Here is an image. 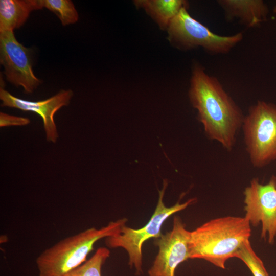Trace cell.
Listing matches in <instances>:
<instances>
[{"instance_id":"cell-17","label":"cell","mask_w":276,"mask_h":276,"mask_svg":"<svg viewBox=\"0 0 276 276\" xmlns=\"http://www.w3.org/2000/svg\"><path fill=\"white\" fill-rule=\"evenodd\" d=\"M30 123L27 118L10 115L3 112L0 113V126H25Z\"/></svg>"},{"instance_id":"cell-8","label":"cell","mask_w":276,"mask_h":276,"mask_svg":"<svg viewBox=\"0 0 276 276\" xmlns=\"http://www.w3.org/2000/svg\"><path fill=\"white\" fill-rule=\"evenodd\" d=\"M0 63L7 80L22 87L26 93H32L41 83L32 69L31 49L17 40L13 31L0 32Z\"/></svg>"},{"instance_id":"cell-13","label":"cell","mask_w":276,"mask_h":276,"mask_svg":"<svg viewBox=\"0 0 276 276\" xmlns=\"http://www.w3.org/2000/svg\"><path fill=\"white\" fill-rule=\"evenodd\" d=\"M134 4L142 8L162 29H167L171 21L188 2L183 0H136Z\"/></svg>"},{"instance_id":"cell-15","label":"cell","mask_w":276,"mask_h":276,"mask_svg":"<svg viewBox=\"0 0 276 276\" xmlns=\"http://www.w3.org/2000/svg\"><path fill=\"white\" fill-rule=\"evenodd\" d=\"M43 7L55 14L63 26L76 23L79 15L70 0H42Z\"/></svg>"},{"instance_id":"cell-9","label":"cell","mask_w":276,"mask_h":276,"mask_svg":"<svg viewBox=\"0 0 276 276\" xmlns=\"http://www.w3.org/2000/svg\"><path fill=\"white\" fill-rule=\"evenodd\" d=\"M190 235L181 219L175 216L172 230L162 234L154 241L158 252L148 276H175L177 267L190 259Z\"/></svg>"},{"instance_id":"cell-14","label":"cell","mask_w":276,"mask_h":276,"mask_svg":"<svg viewBox=\"0 0 276 276\" xmlns=\"http://www.w3.org/2000/svg\"><path fill=\"white\" fill-rule=\"evenodd\" d=\"M109 256L108 248L100 247L90 259L65 276H102V267Z\"/></svg>"},{"instance_id":"cell-11","label":"cell","mask_w":276,"mask_h":276,"mask_svg":"<svg viewBox=\"0 0 276 276\" xmlns=\"http://www.w3.org/2000/svg\"><path fill=\"white\" fill-rule=\"evenodd\" d=\"M228 20L236 19L247 28H254L264 21L269 9L262 0H218Z\"/></svg>"},{"instance_id":"cell-7","label":"cell","mask_w":276,"mask_h":276,"mask_svg":"<svg viewBox=\"0 0 276 276\" xmlns=\"http://www.w3.org/2000/svg\"><path fill=\"white\" fill-rule=\"evenodd\" d=\"M244 217L254 226L261 224V238L272 244L276 237V176L266 184L253 178L243 192Z\"/></svg>"},{"instance_id":"cell-10","label":"cell","mask_w":276,"mask_h":276,"mask_svg":"<svg viewBox=\"0 0 276 276\" xmlns=\"http://www.w3.org/2000/svg\"><path fill=\"white\" fill-rule=\"evenodd\" d=\"M73 96L72 90H61L46 100L33 102L17 98L3 87L0 88L1 106L37 113L42 119L47 140L52 143H55L58 137L54 115L62 107L69 104Z\"/></svg>"},{"instance_id":"cell-5","label":"cell","mask_w":276,"mask_h":276,"mask_svg":"<svg viewBox=\"0 0 276 276\" xmlns=\"http://www.w3.org/2000/svg\"><path fill=\"white\" fill-rule=\"evenodd\" d=\"M188 6L183 7L171 21L167 31L168 39L175 47L188 50L200 47L211 55L228 53L243 38L242 32L228 36L213 33L193 18Z\"/></svg>"},{"instance_id":"cell-3","label":"cell","mask_w":276,"mask_h":276,"mask_svg":"<svg viewBox=\"0 0 276 276\" xmlns=\"http://www.w3.org/2000/svg\"><path fill=\"white\" fill-rule=\"evenodd\" d=\"M127 221L123 218L100 228L86 229L46 249L36 260L39 276H65L86 261L97 241L120 234Z\"/></svg>"},{"instance_id":"cell-12","label":"cell","mask_w":276,"mask_h":276,"mask_svg":"<svg viewBox=\"0 0 276 276\" xmlns=\"http://www.w3.org/2000/svg\"><path fill=\"white\" fill-rule=\"evenodd\" d=\"M43 8L42 0H1L0 32L20 28L31 12Z\"/></svg>"},{"instance_id":"cell-16","label":"cell","mask_w":276,"mask_h":276,"mask_svg":"<svg viewBox=\"0 0 276 276\" xmlns=\"http://www.w3.org/2000/svg\"><path fill=\"white\" fill-rule=\"evenodd\" d=\"M235 257L246 265L253 276H269L263 261L254 251L249 240L243 243L235 254Z\"/></svg>"},{"instance_id":"cell-18","label":"cell","mask_w":276,"mask_h":276,"mask_svg":"<svg viewBox=\"0 0 276 276\" xmlns=\"http://www.w3.org/2000/svg\"><path fill=\"white\" fill-rule=\"evenodd\" d=\"M273 12L274 13L276 14V4L274 7V8H273Z\"/></svg>"},{"instance_id":"cell-6","label":"cell","mask_w":276,"mask_h":276,"mask_svg":"<svg viewBox=\"0 0 276 276\" xmlns=\"http://www.w3.org/2000/svg\"><path fill=\"white\" fill-rule=\"evenodd\" d=\"M164 181L163 188L159 191L158 201L155 211L148 223L142 228L133 229L123 226L121 233L106 238L105 242L109 248L121 247L128 253L129 265L135 268L136 274L142 272V246L147 240L158 238L162 235L161 228L164 222L172 215L185 210L194 203L196 198H191L184 203L179 201L174 205L167 207L163 202V197L167 186Z\"/></svg>"},{"instance_id":"cell-2","label":"cell","mask_w":276,"mask_h":276,"mask_svg":"<svg viewBox=\"0 0 276 276\" xmlns=\"http://www.w3.org/2000/svg\"><path fill=\"white\" fill-rule=\"evenodd\" d=\"M251 232V225L244 217L210 220L190 232V259H203L225 269L226 262L235 257L243 243L249 240Z\"/></svg>"},{"instance_id":"cell-1","label":"cell","mask_w":276,"mask_h":276,"mask_svg":"<svg viewBox=\"0 0 276 276\" xmlns=\"http://www.w3.org/2000/svg\"><path fill=\"white\" fill-rule=\"evenodd\" d=\"M189 97L197 110L198 118L207 137L231 151L242 129L245 115L219 80L207 74L198 63L192 69Z\"/></svg>"},{"instance_id":"cell-4","label":"cell","mask_w":276,"mask_h":276,"mask_svg":"<svg viewBox=\"0 0 276 276\" xmlns=\"http://www.w3.org/2000/svg\"><path fill=\"white\" fill-rule=\"evenodd\" d=\"M242 129L244 142L254 167L276 161V105L259 100L245 115Z\"/></svg>"}]
</instances>
